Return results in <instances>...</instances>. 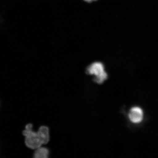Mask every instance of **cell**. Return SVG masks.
Segmentation results:
<instances>
[{
    "label": "cell",
    "mask_w": 158,
    "mask_h": 158,
    "mask_svg": "<svg viewBox=\"0 0 158 158\" xmlns=\"http://www.w3.org/2000/svg\"><path fill=\"white\" fill-rule=\"evenodd\" d=\"M49 155V151L45 147H40L36 149L34 153L35 158H48Z\"/></svg>",
    "instance_id": "5"
},
{
    "label": "cell",
    "mask_w": 158,
    "mask_h": 158,
    "mask_svg": "<svg viewBox=\"0 0 158 158\" xmlns=\"http://www.w3.org/2000/svg\"><path fill=\"white\" fill-rule=\"evenodd\" d=\"M85 2H94V1H96V0H84Z\"/></svg>",
    "instance_id": "6"
},
{
    "label": "cell",
    "mask_w": 158,
    "mask_h": 158,
    "mask_svg": "<svg viewBox=\"0 0 158 158\" xmlns=\"http://www.w3.org/2000/svg\"><path fill=\"white\" fill-rule=\"evenodd\" d=\"M22 134L25 138V144L28 148L36 149L43 144L38 133L33 130V125L31 123L26 126Z\"/></svg>",
    "instance_id": "1"
},
{
    "label": "cell",
    "mask_w": 158,
    "mask_h": 158,
    "mask_svg": "<svg viewBox=\"0 0 158 158\" xmlns=\"http://www.w3.org/2000/svg\"><path fill=\"white\" fill-rule=\"evenodd\" d=\"M37 132L39 134L43 144H46L49 141V130L46 126H41L39 128Z\"/></svg>",
    "instance_id": "4"
},
{
    "label": "cell",
    "mask_w": 158,
    "mask_h": 158,
    "mask_svg": "<svg viewBox=\"0 0 158 158\" xmlns=\"http://www.w3.org/2000/svg\"><path fill=\"white\" fill-rule=\"evenodd\" d=\"M88 74L94 75L93 81L98 84H102L107 79L108 74L105 69L104 65L100 62H95L88 66L86 69Z\"/></svg>",
    "instance_id": "2"
},
{
    "label": "cell",
    "mask_w": 158,
    "mask_h": 158,
    "mask_svg": "<svg viewBox=\"0 0 158 158\" xmlns=\"http://www.w3.org/2000/svg\"><path fill=\"white\" fill-rule=\"evenodd\" d=\"M128 117L130 121L133 123H139L143 120L144 113L141 108L134 107L130 110Z\"/></svg>",
    "instance_id": "3"
}]
</instances>
